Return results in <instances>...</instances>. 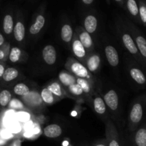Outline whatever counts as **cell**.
Returning a JSON list of instances; mask_svg holds the SVG:
<instances>
[{
    "mask_svg": "<svg viewBox=\"0 0 146 146\" xmlns=\"http://www.w3.org/2000/svg\"><path fill=\"white\" fill-rule=\"evenodd\" d=\"M146 108V94L141 96L133 104L129 113V127L134 131L141 123Z\"/></svg>",
    "mask_w": 146,
    "mask_h": 146,
    "instance_id": "obj_1",
    "label": "cell"
},
{
    "mask_svg": "<svg viewBox=\"0 0 146 146\" xmlns=\"http://www.w3.org/2000/svg\"><path fill=\"white\" fill-rule=\"evenodd\" d=\"M66 68L76 78H85L91 81L92 76L86 66L74 58H69L65 65Z\"/></svg>",
    "mask_w": 146,
    "mask_h": 146,
    "instance_id": "obj_2",
    "label": "cell"
},
{
    "mask_svg": "<svg viewBox=\"0 0 146 146\" xmlns=\"http://www.w3.org/2000/svg\"><path fill=\"white\" fill-rule=\"evenodd\" d=\"M46 23L45 4H42L37 10L33 23L29 28V33L31 35L38 34L44 28Z\"/></svg>",
    "mask_w": 146,
    "mask_h": 146,
    "instance_id": "obj_3",
    "label": "cell"
},
{
    "mask_svg": "<svg viewBox=\"0 0 146 146\" xmlns=\"http://www.w3.org/2000/svg\"><path fill=\"white\" fill-rule=\"evenodd\" d=\"M106 135L108 146H121L116 128L111 121H107L106 124Z\"/></svg>",
    "mask_w": 146,
    "mask_h": 146,
    "instance_id": "obj_4",
    "label": "cell"
},
{
    "mask_svg": "<svg viewBox=\"0 0 146 146\" xmlns=\"http://www.w3.org/2000/svg\"><path fill=\"white\" fill-rule=\"evenodd\" d=\"M22 101L31 109H38L44 104L41 95L35 91H31L28 95L22 97Z\"/></svg>",
    "mask_w": 146,
    "mask_h": 146,
    "instance_id": "obj_5",
    "label": "cell"
},
{
    "mask_svg": "<svg viewBox=\"0 0 146 146\" xmlns=\"http://www.w3.org/2000/svg\"><path fill=\"white\" fill-rule=\"evenodd\" d=\"M122 41L124 46L127 48L130 54L133 55L139 61L143 60L139 51L137 48L136 44L131 34H129L128 33H123L122 35Z\"/></svg>",
    "mask_w": 146,
    "mask_h": 146,
    "instance_id": "obj_6",
    "label": "cell"
},
{
    "mask_svg": "<svg viewBox=\"0 0 146 146\" xmlns=\"http://www.w3.org/2000/svg\"><path fill=\"white\" fill-rule=\"evenodd\" d=\"M71 49H72L73 54L78 60H80L81 61H85V58H86L87 56L86 49L81 44L80 40L78 39L77 35H76L74 40H72Z\"/></svg>",
    "mask_w": 146,
    "mask_h": 146,
    "instance_id": "obj_7",
    "label": "cell"
},
{
    "mask_svg": "<svg viewBox=\"0 0 146 146\" xmlns=\"http://www.w3.org/2000/svg\"><path fill=\"white\" fill-rule=\"evenodd\" d=\"M134 31L135 42L141 58L144 61V64L146 66V38L135 28H134Z\"/></svg>",
    "mask_w": 146,
    "mask_h": 146,
    "instance_id": "obj_8",
    "label": "cell"
},
{
    "mask_svg": "<svg viewBox=\"0 0 146 146\" xmlns=\"http://www.w3.org/2000/svg\"><path fill=\"white\" fill-rule=\"evenodd\" d=\"M104 100L106 104V106H108L111 111H115L118 109L119 98H118V96L115 90L111 89L108 91L104 95Z\"/></svg>",
    "mask_w": 146,
    "mask_h": 146,
    "instance_id": "obj_9",
    "label": "cell"
},
{
    "mask_svg": "<svg viewBox=\"0 0 146 146\" xmlns=\"http://www.w3.org/2000/svg\"><path fill=\"white\" fill-rule=\"evenodd\" d=\"M78 29L80 31L77 35L78 39L80 40L81 44L85 47L86 51H91L94 48V42H93L91 34L87 32L82 27H78Z\"/></svg>",
    "mask_w": 146,
    "mask_h": 146,
    "instance_id": "obj_10",
    "label": "cell"
},
{
    "mask_svg": "<svg viewBox=\"0 0 146 146\" xmlns=\"http://www.w3.org/2000/svg\"><path fill=\"white\" fill-rule=\"evenodd\" d=\"M42 58L44 62L51 66L56 61V51L52 45H46L42 50Z\"/></svg>",
    "mask_w": 146,
    "mask_h": 146,
    "instance_id": "obj_11",
    "label": "cell"
},
{
    "mask_svg": "<svg viewBox=\"0 0 146 146\" xmlns=\"http://www.w3.org/2000/svg\"><path fill=\"white\" fill-rule=\"evenodd\" d=\"M101 56L98 54H94L90 55L86 60V66L87 69L92 74H95L99 69L101 66Z\"/></svg>",
    "mask_w": 146,
    "mask_h": 146,
    "instance_id": "obj_12",
    "label": "cell"
},
{
    "mask_svg": "<svg viewBox=\"0 0 146 146\" xmlns=\"http://www.w3.org/2000/svg\"><path fill=\"white\" fill-rule=\"evenodd\" d=\"M105 54L108 64L112 67H116L119 64V56L114 46L108 45L105 48Z\"/></svg>",
    "mask_w": 146,
    "mask_h": 146,
    "instance_id": "obj_13",
    "label": "cell"
},
{
    "mask_svg": "<svg viewBox=\"0 0 146 146\" xmlns=\"http://www.w3.org/2000/svg\"><path fill=\"white\" fill-rule=\"evenodd\" d=\"M124 7L133 19L137 21H141L139 16V7L137 0H125Z\"/></svg>",
    "mask_w": 146,
    "mask_h": 146,
    "instance_id": "obj_14",
    "label": "cell"
},
{
    "mask_svg": "<svg viewBox=\"0 0 146 146\" xmlns=\"http://www.w3.org/2000/svg\"><path fill=\"white\" fill-rule=\"evenodd\" d=\"M84 29L88 33L94 34L98 27V19L96 17L92 14H87L84 20Z\"/></svg>",
    "mask_w": 146,
    "mask_h": 146,
    "instance_id": "obj_15",
    "label": "cell"
},
{
    "mask_svg": "<svg viewBox=\"0 0 146 146\" xmlns=\"http://www.w3.org/2000/svg\"><path fill=\"white\" fill-rule=\"evenodd\" d=\"M58 81L63 86L67 88L76 83V77L69 71H62L58 74Z\"/></svg>",
    "mask_w": 146,
    "mask_h": 146,
    "instance_id": "obj_16",
    "label": "cell"
},
{
    "mask_svg": "<svg viewBox=\"0 0 146 146\" xmlns=\"http://www.w3.org/2000/svg\"><path fill=\"white\" fill-rule=\"evenodd\" d=\"M63 130L58 124H50L44 129V135L48 138H58L62 134Z\"/></svg>",
    "mask_w": 146,
    "mask_h": 146,
    "instance_id": "obj_17",
    "label": "cell"
},
{
    "mask_svg": "<svg viewBox=\"0 0 146 146\" xmlns=\"http://www.w3.org/2000/svg\"><path fill=\"white\" fill-rule=\"evenodd\" d=\"M130 75L134 81L140 86L146 84V76L143 71L138 67H132L130 69Z\"/></svg>",
    "mask_w": 146,
    "mask_h": 146,
    "instance_id": "obj_18",
    "label": "cell"
},
{
    "mask_svg": "<svg viewBox=\"0 0 146 146\" xmlns=\"http://www.w3.org/2000/svg\"><path fill=\"white\" fill-rule=\"evenodd\" d=\"M46 87L58 100L65 97L66 91L64 89V86L58 81H54V82L51 83Z\"/></svg>",
    "mask_w": 146,
    "mask_h": 146,
    "instance_id": "obj_19",
    "label": "cell"
},
{
    "mask_svg": "<svg viewBox=\"0 0 146 146\" xmlns=\"http://www.w3.org/2000/svg\"><path fill=\"white\" fill-rule=\"evenodd\" d=\"M14 36L16 41L18 42H21L25 37V26L21 20H18L14 25Z\"/></svg>",
    "mask_w": 146,
    "mask_h": 146,
    "instance_id": "obj_20",
    "label": "cell"
},
{
    "mask_svg": "<svg viewBox=\"0 0 146 146\" xmlns=\"http://www.w3.org/2000/svg\"><path fill=\"white\" fill-rule=\"evenodd\" d=\"M73 29L68 23H65L63 24L61 29V39L66 44H69L73 40Z\"/></svg>",
    "mask_w": 146,
    "mask_h": 146,
    "instance_id": "obj_21",
    "label": "cell"
},
{
    "mask_svg": "<svg viewBox=\"0 0 146 146\" xmlns=\"http://www.w3.org/2000/svg\"><path fill=\"white\" fill-rule=\"evenodd\" d=\"M40 95H41V99H42L44 104H47V105L54 104L58 100L47 87H44V88L41 89Z\"/></svg>",
    "mask_w": 146,
    "mask_h": 146,
    "instance_id": "obj_22",
    "label": "cell"
},
{
    "mask_svg": "<svg viewBox=\"0 0 146 146\" xmlns=\"http://www.w3.org/2000/svg\"><path fill=\"white\" fill-rule=\"evenodd\" d=\"M134 140L136 146H146V124L138 128L135 134Z\"/></svg>",
    "mask_w": 146,
    "mask_h": 146,
    "instance_id": "obj_23",
    "label": "cell"
},
{
    "mask_svg": "<svg viewBox=\"0 0 146 146\" xmlns=\"http://www.w3.org/2000/svg\"><path fill=\"white\" fill-rule=\"evenodd\" d=\"M93 105L95 111L99 115H104L106 112V104L101 97L96 96L94 98Z\"/></svg>",
    "mask_w": 146,
    "mask_h": 146,
    "instance_id": "obj_24",
    "label": "cell"
},
{
    "mask_svg": "<svg viewBox=\"0 0 146 146\" xmlns=\"http://www.w3.org/2000/svg\"><path fill=\"white\" fill-rule=\"evenodd\" d=\"M14 19L11 14H7L3 20V29L7 35H10L14 31Z\"/></svg>",
    "mask_w": 146,
    "mask_h": 146,
    "instance_id": "obj_25",
    "label": "cell"
},
{
    "mask_svg": "<svg viewBox=\"0 0 146 146\" xmlns=\"http://www.w3.org/2000/svg\"><path fill=\"white\" fill-rule=\"evenodd\" d=\"M12 100V94L9 90L2 89L0 91V107L6 108L9 106Z\"/></svg>",
    "mask_w": 146,
    "mask_h": 146,
    "instance_id": "obj_26",
    "label": "cell"
},
{
    "mask_svg": "<svg viewBox=\"0 0 146 146\" xmlns=\"http://www.w3.org/2000/svg\"><path fill=\"white\" fill-rule=\"evenodd\" d=\"M19 74V73L17 68L9 67V68H7L5 69L2 78L6 82H10V81H12L14 79H16L18 77Z\"/></svg>",
    "mask_w": 146,
    "mask_h": 146,
    "instance_id": "obj_27",
    "label": "cell"
},
{
    "mask_svg": "<svg viewBox=\"0 0 146 146\" xmlns=\"http://www.w3.org/2000/svg\"><path fill=\"white\" fill-rule=\"evenodd\" d=\"M23 56V51L19 47H12L10 49L9 59L11 63H17L21 61Z\"/></svg>",
    "mask_w": 146,
    "mask_h": 146,
    "instance_id": "obj_28",
    "label": "cell"
},
{
    "mask_svg": "<svg viewBox=\"0 0 146 146\" xmlns=\"http://www.w3.org/2000/svg\"><path fill=\"white\" fill-rule=\"evenodd\" d=\"M13 91L17 96L24 97L28 95L31 92V90H30L29 87L26 85L25 84L19 83V84H17L14 86V88H13Z\"/></svg>",
    "mask_w": 146,
    "mask_h": 146,
    "instance_id": "obj_29",
    "label": "cell"
},
{
    "mask_svg": "<svg viewBox=\"0 0 146 146\" xmlns=\"http://www.w3.org/2000/svg\"><path fill=\"white\" fill-rule=\"evenodd\" d=\"M76 83L81 86L85 94H90L93 91L91 81L85 78H76Z\"/></svg>",
    "mask_w": 146,
    "mask_h": 146,
    "instance_id": "obj_30",
    "label": "cell"
},
{
    "mask_svg": "<svg viewBox=\"0 0 146 146\" xmlns=\"http://www.w3.org/2000/svg\"><path fill=\"white\" fill-rule=\"evenodd\" d=\"M66 91L70 95L74 97H80L84 95V94H85L82 88H81V86L77 83L67 87Z\"/></svg>",
    "mask_w": 146,
    "mask_h": 146,
    "instance_id": "obj_31",
    "label": "cell"
},
{
    "mask_svg": "<svg viewBox=\"0 0 146 146\" xmlns=\"http://www.w3.org/2000/svg\"><path fill=\"white\" fill-rule=\"evenodd\" d=\"M139 16L141 22L146 27V0H138Z\"/></svg>",
    "mask_w": 146,
    "mask_h": 146,
    "instance_id": "obj_32",
    "label": "cell"
},
{
    "mask_svg": "<svg viewBox=\"0 0 146 146\" xmlns=\"http://www.w3.org/2000/svg\"><path fill=\"white\" fill-rule=\"evenodd\" d=\"M9 106L12 109H22V108H24V105H23L22 103L17 99L11 100Z\"/></svg>",
    "mask_w": 146,
    "mask_h": 146,
    "instance_id": "obj_33",
    "label": "cell"
},
{
    "mask_svg": "<svg viewBox=\"0 0 146 146\" xmlns=\"http://www.w3.org/2000/svg\"><path fill=\"white\" fill-rule=\"evenodd\" d=\"M17 118L19 121L25 122L29 119V115L26 112H19L17 115Z\"/></svg>",
    "mask_w": 146,
    "mask_h": 146,
    "instance_id": "obj_34",
    "label": "cell"
},
{
    "mask_svg": "<svg viewBox=\"0 0 146 146\" xmlns=\"http://www.w3.org/2000/svg\"><path fill=\"white\" fill-rule=\"evenodd\" d=\"M94 146H108V143H107L106 139H104L99 142L96 143Z\"/></svg>",
    "mask_w": 146,
    "mask_h": 146,
    "instance_id": "obj_35",
    "label": "cell"
},
{
    "mask_svg": "<svg viewBox=\"0 0 146 146\" xmlns=\"http://www.w3.org/2000/svg\"><path fill=\"white\" fill-rule=\"evenodd\" d=\"M95 0H81V3L85 6H91L94 4Z\"/></svg>",
    "mask_w": 146,
    "mask_h": 146,
    "instance_id": "obj_36",
    "label": "cell"
},
{
    "mask_svg": "<svg viewBox=\"0 0 146 146\" xmlns=\"http://www.w3.org/2000/svg\"><path fill=\"white\" fill-rule=\"evenodd\" d=\"M9 146H21V141L20 139H16Z\"/></svg>",
    "mask_w": 146,
    "mask_h": 146,
    "instance_id": "obj_37",
    "label": "cell"
},
{
    "mask_svg": "<svg viewBox=\"0 0 146 146\" xmlns=\"http://www.w3.org/2000/svg\"><path fill=\"white\" fill-rule=\"evenodd\" d=\"M11 131H14V132H17V131H19L20 127L19 125L14 124V125H11Z\"/></svg>",
    "mask_w": 146,
    "mask_h": 146,
    "instance_id": "obj_38",
    "label": "cell"
},
{
    "mask_svg": "<svg viewBox=\"0 0 146 146\" xmlns=\"http://www.w3.org/2000/svg\"><path fill=\"white\" fill-rule=\"evenodd\" d=\"M4 71H5V67H4V64L0 63V78H2L3 75H4Z\"/></svg>",
    "mask_w": 146,
    "mask_h": 146,
    "instance_id": "obj_39",
    "label": "cell"
},
{
    "mask_svg": "<svg viewBox=\"0 0 146 146\" xmlns=\"http://www.w3.org/2000/svg\"><path fill=\"white\" fill-rule=\"evenodd\" d=\"M5 58V54H4V51L0 48V61H2Z\"/></svg>",
    "mask_w": 146,
    "mask_h": 146,
    "instance_id": "obj_40",
    "label": "cell"
},
{
    "mask_svg": "<svg viewBox=\"0 0 146 146\" xmlns=\"http://www.w3.org/2000/svg\"><path fill=\"white\" fill-rule=\"evenodd\" d=\"M1 135H2L4 138H9V137H10L11 134L9 132H7V131H3V132L1 133Z\"/></svg>",
    "mask_w": 146,
    "mask_h": 146,
    "instance_id": "obj_41",
    "label": "cell"
},
{
    "mask_svg": "<svg viewBox=\"0 0 146 146\" xmlns=\"http://www.w3.org/2000/svg\"><path fill=\"white\" fill-rule=\"evenodd\" d=\"M116 3H118L121 7H124V4H125V0H114Z\"/></svg>",
    "mask_w": 146,
    "mask_h": 146,
    "instance_id": "obj_42",
    "label": "cell"
},
{
    "mask_svg": "<svg viewBox=\"0 0 146 146\" xmlns=\"http://www.w3.org/2000/svg\"><path fill=\"white\" fill-rule=\"evenodd\" d=\"M4 36H3L2 34L0 33V46L4 45Z\"/></svg>",
    "mask_w": 146,
    "mask_h": 146,
    "instance_id": "obj_43",
    "label": "cell"
},
{
    "mask_svg": "<svg viewBox=\"0 0 146 146\" xmlns=\"http://www.w3.org/2000/svg\"><path fill=\"white\" fill-rule=\"evenodd\" d=\"M107 1H108V4H110V0H106Z\"/></svg>",
    "mask_w": 146,
    "mask_h": 146,
    "instance_id": "obj_44",
    "label": "cell"
}]
</instances>
